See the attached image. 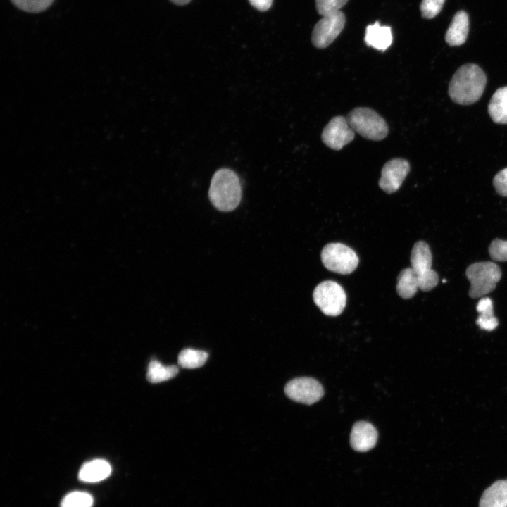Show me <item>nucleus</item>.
<instances>
[{"label": "nucleus", "instance_id": "obj_1", "mask_svg": "<svg viewBox=\"0 0 507 507\" xmlns=\"http://www.w3.org/2000/svg\"><path fill=\"white\" fill-rule=\"evenodd\" d=\"M486 83V75L480 66L474 63L465 64L451 79L448 93L455 103L470 105L480 99Z\"/></svg>", "mask_w": 507, "mask_h": 507}, {"label": "nucleus", "instance_id": "obj_2", "mask_svg": "<svg viewBox=\"0 0 507 507\" xmlns=\"http://www.w3.org/2000/svg\"><path fill=\"white\" fill-rule=\"evenodd\" d=\"M208 196L213 206L220 211L236 208L242 198V187L239 177L228 168L218 170L212 177Z\"/></svg>", "mask_w": 507, "mask_h": 507}, {"label": "nucleus", "instance_id": "obj_3", "mask_svg": "<svg viewBox=\"0 0 507 507\" xmlns=\"http://www.w3.org/2000/svg\"><path fill=\"white\" fill-rule=\"evenodd\" d=\"M346 120L354 132L370 140H382L389 132L384 119L369 108L358 107L353 109L348 114Z\"/></svg>", "mask_w": 507, "mask_h": 507}, {"label": "nucleus", "instance_id": "obj_4", "mask_svg": "<svg viewBox=\"0 0 507 507\" xmlns=\"http://www.w3.org/2000/svg\"><path fill=\"white\" fill-rule=\"evenodd\" d=\"M465 274L470 282L469 296L472 299L482 297L492 292L501 277L500 268L490 261L470 265Z\"/></svg>", "mask_w": 507, "mask_h": 507}, {"label": "nucleus", "instance_id": "obj_5", "mask_svg": "<svg viewBox=\"0 0 507 507\" xmlns=\"http://www.w3.org/2000/svg\"><path fill=\"white\" fill-rule=\"evenodd\" d=\"M324 266L332 272L347 275L351 273L358 264V257L349 246L341 243H330L321 252Z\"/></svg>", "mask_w": 507, "mask_h": 507}, {"label": "nucleus", "instance_id": "obj_6", "mask_svg": "<svg viewBox=\"0 0 507 507\" xmlns=\"http://www.w3.org/2000/svg\"><path fill=\"white\" fill-rule=\"evenodd\" d=\"M411 263L418 276L420 289L429 291L437 286L439 277L432 269V254L426 242L419 241L414 244L411 254Z\"/></svg>", "mask_w": 507, "mask_h": 507}, {"label": "nucleus", "instance_id": "obj_7", "mask_svg": "<svg viewBox=\"0 0 507 507\" xmlns=\"http://www.w3.org/2000/svg\"><path fill=\"white\" fill-rule=\"evenodd\" d=\"M315 305L329 316L340 315L346 306V296L343 288L334 281H324L317 285L313 293Z\"/></svg>", "mask_w": 507, "mask_h": 507}, {"label": "nucleus", "instance_id": "obj_8", "mask_svg": "<svg viewBox=\"0 0 507 507\" xmlns=\"http://www.w3.org/2000/svg\"><path fill=\"white\" fill-rule=\"evenodd\" d=\"M345 25V16L342 11L323 16L312 32L313 44L318 49L327 47L338 37Z\"/></svg>", "mask_w": 507, "mask_h": 507}, {"label": "nucleus", "instance_id": "obj_9", "mask_svg": "<svg viewBox=\"0 0 507 507\" xmlns=\"http://www.w3.org/2000/svg\"><path fill=\"white\" fill-rule=\"evenodd\" d=\"M284 392L290 399L305 404L318 401L324 394L321 384L311 377H297L288 382Z\"/></svg>", "mask_w": 507, "mask_h": 507}, {"label": "nucleus", "instance_id": "obj_10", "mask_svg": "<svg viewBox=\"0 0 507 507\" xmlns=\"http://www.w3.org/2000/svg\"><path fill=\"white\" fill-rule=\"evenodd\" d=\"M354 131L349 126L346 118H332L324 127L321 139L329 148L338 151L354 139Z\"/></svg>", "mask_w": 507, "mask_h": 507}, {"label": "nucleus", "instance_id": "obj_11", "mask_svg": "<svg viewBox=\"0 0 507 507\" xmlns=\"http://www.w3.org/2000/svg\"><path fill=\"white\" fill-rule=\"evenodd\" d=\"M410 170L408 162L403 158L387 161L381 171L380 187L387 194L395 192L401 187Z\"/></svg>", "mask_w": 507, "mask_h": 507}, {"label": "nucleus", "instance_id": "obj_12", "mask_svg": "<svg viewBox=\"0 0 507 507\" xmlns=\"http://www.w3.org/2000/svg\"><path fill=\"white\" fill-rule=\"evenodd\" d=\"M377 437V432L372 424L365 421H359L352 427L350 443L355 451L365 452L375 446Z\"/></svg>", "mask_w": 507, "mask_h": 507}, {"label": "nucleus", "instance_id": "obj_13", "mask_svg": "<svg viewBox=\"0 0 507 507\" xmlns=\"http://www.w3.org/2000/svg\"><path fill=\"white\" fill-rule=\"evenodd\" d=\"M468 31V15L464 11H458L446 30L445 40L451 46L462 45L466 41Z\"/></svg>", "mask_w": 507, "mask_h": 507}, {"label": "nucleus", "instance_id": "obj_14", "mask_svg": "<svg viewBox=\"0 0 507 507\" xmlns=\"http://www.w3.org/2000/svg\"><path fill=\"white\" fill-rule=\"evenodd\" d=\"M479 507H507V479L496 480L484 489Z\"/></svg>", "mask_w": 507, "mask_h": 507}, {"label": "nucleus", "instance_id": "obj_15", "mask_svg": "<svg viewBox=\"0 0 507 507\" xmlns=\"http://www.w3.org/2000/svg\"><path fill=\"white\" fill-rule=\"evenodd\" d=\"M366 44L375 49L384 51L392 42L391 28L381 26L378 22L367 26L365 35Z\"/></svg>", "mask_w": 507, "mask_h": 507}, {"label": "nucleus", "instance_id": "obj_16", "mask_svg": "<svg viewBox=\"0 0 507 507\" xmlns=\"http://www.w3.org/2000/svg\"><path fill=\"white\" fill-rule=\"evenodd\" d=\"M111 472L110 464L103 459L85 463L79 472V479L85 482H97L107 478Z\"/></svg>", "mask_w": 507, "mask_h": 507}, {"label": "nucleus", "instance_id": "obj_17", "mask_svg": "<svg viewBox=\"0 0 507 507\" xmlns=\"http://www.w3.org/2000/svg\"><path fill=\"white\" fill-rule=\"evenodd\" d=\"M488 113L492 120L499 124H507V87L499 88L492 95Z\"/></svg>", "mask_w": 507, "mask_h": 507}, {"label": "nucleus", "instance_id": "obj_18", "mask_svg": "<svg viewBox=\"0 0 507 507\" xmlns=\"http://www.w3.org/2000/svg\"><path fill=\"white\" fill-rule=\"evenodd\" d=\"M419 289L418 278L411 268L403 269L398 275L396 291L398 294L403 299H411Z\"/></svg>", "mask_w": 507, "mask_h": 507}, {"label": "nucleus", "instance_id": "obj_19", "mask_svg": "<svg viewBox=\"0 0 507 507\" xmlns=\"http://www.w3.org/2000/svg\"><path fill=\"white\" fill-rule=\"evenodd\" d=\"M177 373V366L164 365L158 361L152 360L148 365L146 377L151 383H158L175 377Z\"/></svg>", "mask_w": 507, "mask_h": 507}, {"label": "nucleus", "instance_id": "obj_20", "mask_svg": "<svg viewBox=\"0 0 507 507\" xmlns=\"http://www.w3.org/2000/svg\"><path fill=\"white\" fill-rule=\"evenodd\" d=\"M208 356V353L204 351L184 349L178 355V364L187 369L199 368L206 363Z\"/></svg>", "mask_w": 507, "mask_h": 507}, {"label": "nucleus", "instance_id": "obj_21", "mask_svg": "<svg viewBox=\"0 0 507 507\" xmlns=\"http://www.w3.org/2000/svg\"><path fill=\"white\" fill-rule=\"evenodd\" d=\"M92 496L84 492H73L62 500L61 507H92Z\"/></svg>", "mask_w": 507, "mask_h": 507}, {"label": "nucleus", "instance_id": "obj_22", "mask_svg": "<svg viewBox=\"0 0 507 507\" xmlns=\"http://www.w3.org/2000/svg\"><path fill=\"white\" fill-rule=\"evenodd\" d=\"M19 9L30 12L38 13L47 9L54 0H11Z\"/></svg>", "mask_w": 507, "mask_h": 507}, {"label": "nucleus", "instance_id": "obj_23", "mask_svg": "<svg viewBox=\"0 0 507 507\" xmlns=\"http://www.w3.org/2000/svg\"><path fill=\"white\" fill-rule=\"evenodd\" d=\"M347 1L348 0H315V6L318 13L326 16L339 11Z\"/></svg>", "mask_w": 507, "mask_h": 507}, {"label": "nucleus", "instance_id": "obj_24", "mask_svg": "<svg viewBox=\"0 0 507 507\" xmlns=\"http://www.w3.org/2000/svg\"><path fill=\"white\" fill-rule=\"evenodd\" d=\"M491 258L496 261H507V240L496 239L489 247Z\"/></svg>", "mask_w": 507, "mask_h": 507}, {"label": "nucleus", "instance_id": "obj_25", "mask_svg": "<svg viewBox=\"0 0 507 507\" xmlns=\"http://www.w3.org/2000/svg\"><path fill=\"white\" fill-rule=\"evenodd\" d=\"M445 0H422L420 11L422 16L427 19L435 17L442 10Z\"/></svg>", "mask_w": 507, "mask_h": 507}, {"label": "nucleus", "instance_id": "obj_26", "mask_svg": "<svg viewBox=\"0 0 507 507\" xmlns=\"http://www.w3.org/2000/svg\"><path fill=\"white\" fill-rule=\"evenodd\" d=\"M493 185L499 195L507 197V168L496 173L493 179Z\"/></svg>", "mask_w": 507, "mask_h": 507}, {"label": "nucleus", "instance_id": "obj_27", "mask_svg": "<svg viewBox=\"0 0 507 507\" xmlns=\"http://www.w3.org/2000/svg\"><path fill=\"white\" fill-rule=\"evenodd\" d=\"M479 316L492 317L494 316L493 311L492 301L488 297L482 298L476 307Z\"/></svg>", "mask_w": 507, "mask_h": 507}, {"label": "nucleus", "instance_id": "obj_28", "mask_svg": "<svg viewBox=\"0 0 507 507\" xmlns=\"http://www.w3.org/2000/svg\"><path fill=\"white\" fill-rule=\"evenodd\" d=\"M476 323L481 329L487 331H492L494 330L498 325V320L495 316H478Z\"/></svg>", "mask_w": 507, "mask_h": 507}, {"label": "nucleus", "instance_id": "obj_29", "mask_svg": "<svg viewBox=\"0 0 507 507\" xmlns=\"http://www.w3.org/2000/svg\"><path fill=\"white\" fill-rule=\"evenodd\" d=\"M249 1L251 6L261 11L268 10L273 3V0H249Z\"/></svg>", "mask_w": 507, "mask_h": 507}, {"label": "nucleus", "instance_id": "obj_30", "mask_svg": "<svg viewBox=\"0 0 507 507\" xmlns=\"http://www.w3.org/2000/svg\"><path fill=\"white\" fill-rule=\"evenodd\" d=\"M173 3L177 5H184L188 4L191 0H170Z\"/></svg>", "mask_w": 507, "mask_h": 507}]
</instances>
